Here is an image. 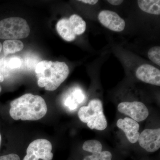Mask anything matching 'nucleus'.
<instances>
[{
  "label": "nucleus",
  "mask_w": 160,
  "mask_h": 160,
  "mask_svg": "<svg viewBox=\"0 0 160 160\" xmlns=\"http://www.w3.org/2000/svg\"><path fill=\"white\" fill-rule=\"evenodd\" d=\"M29 25L22 18H9L0 21V39H2L25 38L29 35Z\"/></svg>",
  "instance_id": "nucleus-4"
},
{
  "label": "nucleus",
  "mask_w": 160,
  "mask_h": 160,
  "mask_svg": "<svg viewBox=\"0 0 160 160\" xmlns=\"http://www.w3.org/2000/svg\"><path fill=\"white\" fill-rule=\"evenodd\" d=\"M118 128L122 129L130 143L134 144L138 142L140 133L139 132L140 125L136 121L131 118L119 119L117 122Z\"/></svg>",
  "instance_id": "nucleus-10"
},
{
  "label": "nucleus",
  "mask_w": 160,
  "mask_h": 160,
  "mask_svg": "<svg viewBox=\"0 0 160 160\" xmlns=\"http://www.w3.org/2000/svg\"><path fill=\"white\" fill-rule=\"evenodd\" d=\"M22 64V60L19 57L14 56L8 58H3L2 72H7L9 69H18Z\"/></svg>",
  "instance_id": "nucleus-16"
},
{
  "label": "nucleus",
  "mask_w": 160,
  "mask_h": 160,
  "mask_svg": "<svg viewBox=\"0 0 160 160\" xmlns=\"http://www.w3.org/2000/svg\"><path fill=\"white\" fill-rule=\"evenodd\" d=\"M141 10L149 14L159 15L160 0H138L137 1Z\"/></svg>",
  "instance_id": "nucleus-12"
},
{
  "label": "nucleus",
  "mask_w": 160,
  "mask_h": 160,
  "mask_svg": "<svg viewBox=\"0 0 160 160\" xmlns=\"http://www.w3.org/2000/svg\"><path fill=\"white\" fill-rule=\"evenodd\" d=\"M136 76L144 82L160 86V70L152 65L145 64L139 66L136 71Z\"/></svg>",
  "instance_id": "nucleus-9"
},
{
  "label": "nucleus",
  "mask_w": 160,
  "mask_h": 160,
  "mask_svg": "<svg viewBox=\"0 0 160 160\" xmlns=\"http://www.w3.org/2000/svg\"><path fill=\"white\" fill-rule=\"evenodd\" d=\"M1 91H2V87L0 86V92H1Z\"/></svg>",
  "instance_id": "nucleus-27"
},
{
  "label": "nucleus",
  "mask_w": 160,
  "mask_h": 160,
  "mask_svg": "<svg viewBox=\"0 0 160 160\" xmlns=\"http://www.w3.org/2000/svg\"><path fill=\"white\" fill-rule=\"evenodd\" d=\"M98 18L103 26L112 31L120 32L126 27L125 21L113 11L103 10L99 13Z\"/></svg>",
  "instance_id": "nucleus-8"
},
{
  "label": "nucleus",
  "mask_w": 160,
  "mask_h": 160,
  "mask_svg": "<svg viewBox=\"0 0 160 160\" xmlns=\"http://www.w3.org/2000/svg\"><path fill=\"white\" fill-rule=\"evenodd\" d=\"M69 19L74 27L76 36L81 35L84 33L86 30V24L82 17L77 14H73Z\"/></svg>",
  "instance_id": "nucleus-15"
},
{
  "label": "nucleus",
  "mask_w": 160,
  "mask_h": 160,
  "mask_svg": "<svg viewBox=\"0 0 160 160\" xmlns=\"http://www.w3.org/2000/svg\"><path fill=\"white\" fill-rule=\"evenodd\" d=\"M149 59L155 64L160 66V47L156 46L152 47L148 52Z\"/></svg>",
  "instance_id": "nucleus-17"
},
{
  "label": "nucleus",
  "mask_w": 160,
  "mask_h": 160,
  "mask_svg": "<svg viewBox=\"0 0 160 160\" xmlns=\"http://www.w3.org/2000/svg\"><path fill=\"white\" fill-rule=\"evenodd\" d=\"M23 48V43L18 40H6L3 44V52L6 56L21 51Z\"/></svg>",
  "instance_id": "nucleus-13"
},
{
  "label": "nucleus",
  "mask_w": 160,
  "mask_h": 160,
  "mask_svg": "<svg viewBox=\"0 0 160 160\" xmlns=\"http://www.w3.org/2000/svg\"><path fill=\"white\" fill-rule=\"evenodd\" d=\"M107 2L112 5L118 6L122 4L123 3V1L122 0H108Z\"/></svg>",
  "instance_id": "nucleus-21"
},
{
  "label": "nucleus",
  "mask_w": 160,
  "mask_h": 160,
  "mask_svg": "<svg viewBox=\"0 0 160 160\" xmlns=\"http://www.w3.org/2000/svg\"><path fill=\"white\" fill-rule=\"evenodd\" d=\"M85 3V4H89L90 5H94L96 4L98 2V0H82L79 1Z\"/></svg>",
  "instance_id": "nucleus-22"
},
{
  "label": "nucleus",
  "mask_w": 160,
  "mask_h": 160,
  "mask_svg": "<svg viewBox=\"0 0 160 160\" xmlns=\"http://www.w3.org/2000/svg\"><path fill=\"white\" fill-rule=\"evenodd\" d=\"M52 149V146L49 141L38 139L29 144L23 160H52L53 157Z\"/></svg>",
  "instance_id": "nucleus-5"
},
{
  "label": "nucleus",
  "mask_w": 160,
  "mask_h": 160,
  "mask_svg": "<svg viewBox=\"0 0 160 160\" xmlns=\"http://www.w3.org/2000/svg\"><path fill=\"white\" fill-rule=\"evenodd\" d=\"M38 84L48 91H54L66 80L69 73V67L64 62L44 60L35 68Z\"/></svg>",
  "instance_id": "nucleus-2"
},
{
  "label": "nucleus",
  "mask_w": 160,
  "mask_h": 160,
  "mask_svg": "<svg viewBox=\"0 0 160 160\" xmlns=\"http://www.w3.org/2000/svg\"><path fill=\"white\" fill-rule=\"evenodd\" d=\"M118 109L120 112L130 117L137 122L146 120L149 114V110L146 105L142 102L137 101L120 103Z\"/></svg>",
  "instance_id": "nucleus-6"
},
{
  "label": "nucleus",
  "mask_w": 160,
  "mask_h": 160,
  "mask_svg": "<svg viewBox=\"0 0 160 160\" xmlns=\"http://www.w3.org/2000/svg\"><path fill=\"white\" fill-rule=\"evenodd\" d=\"M73 97H74V99L79 103L82 102L84 99V96L79 90H76L74 92Z\"/></svg>",
  "instance_id": "nucleus-20"
},
{
  "label": "nucleus",
  "mask_w": 160,
  "mask_h": 160,
  "mask_svg": "<svg viewBox=\"0 0 160 160\" xmlns=\"http://www.w3.org/2000/svg\"><path fill=\"white\" fill-rule=\"evenodd\" d=\"M3 62V58L0 59V82H2L4 81V77L2 73V66Z\"/></svg>",
  "instance_id": "nucleus-23"
},
{
  "label": "nucleus",
  "mask_w": 160,
  "mask_h": 160,
  "mask_svg": "<svg viewBox=\"0 0 160 160\" xmlns=\"http://www.w3.org/2000/svg\"><path fill=\"white\" fill-rule=\"evenodd\" d=\"M78 115L80 120L86 123L90 129L102 131L107 128L108 123L103 112L102 101L99 99L91 100L88 106L81 107Z\"/></svg>",
  "instance_id": "nucleus-3"
},
{
  "label": "nucleus",
  "mask_w": 160,
  "mask_h": 160,
  "mask_svg": "<svg viewBox=\"0 0 160 160\" xmlns=\"http://www.w3.org/2000/svg\"><path fill=\"white\" fill-rule=\"evenodd\" d=\"M112 155L110 152L102 151L99 157V160H111Z\"/></svg>",
  "instance_id": "nucleus-19"
},
{
  "label": "nucleus",
  "mask_w": 160,
  "mask_h": 160,
  "mask_svg": "<svg viewBox=\"0 0 160 160\" xmlns=\"http://www.w3.org/2000/svg\"><path fill=\"white\" fill-rule=\"evenodd\" d=\"M82 149L85 151L91 152L92 155L98 158L102 150V146L96 140H88L83 144Z\"/></svg>",
  "instance_id": "nucleus-14"
},
{
  "label": "nucleus",
  "mask_w": 160,
  "mask_h": 160,
  "mask_svg": "<svg viewBox=\"0 0 160 160\" xmlns=\"http://www.w3.org/2000/svg\"><path fill=\"white\" fill-rule=\"evenodd\" d=\"M2 44H1V43L0 42V52L2 51Z\"/></svg>",
  "instance_id": "nucleus-25"
},
{
  "label": "nucleus",
  "mask_w": 160,
  "mask_h": 160,
  "mask_svg": "<svg viewBox=\"0 0 160 160\" xmlns=\"http://www.w3.org/2000/svg\"><path fill=\"white\" fill-rule=\"evenodd\" d=\"M47 106L42 97L26 93L12 101L9 114L15 120L37 121L44 117Z\"/></svg>",
  "instance_id": "nucleus-1"
},
{
  "label": "nucleus",
  "mask_w": 160,
  "mask_h": 160,
  "mask_svg": "<svg viewBox=\"0 0 160 160\" xmlns=\"http://www.w3.org/2000/svg\"><path fill=\"white\" fill-rule=\"evenodd\" d=\"M83 160H99V159L97 157L92 155L88 156L84 158Z\"/></svg>",
  "instance_id": "nucleus-24"
},
{
  "label": "nucleus",
  "mask_w": 160,
  "mask_h": 160,
  "mask_svg": "<svg viewBox=\"0 0 160 160\" xmlns=\"http://www.w3.org/2000/svg\"><path fill=\"white\" fill-rule=\"evenodd\" d=\"M0 160H21L17 154L11 153L0 157Z\"/></svg>",
  "instance_id": "nucleus-18"
},
{
  "label": "nucleus",
  "mask_w": 160,
  "mask_h": 160,
  "mask_svg": "<svg viewBox=\"0 0 160 160\" xmlns=\"http://www.w3.org/2000/svg\"><path fill=\"white\" fill-rule=\"evenodd\" d=\"M56 29L60 36L67 42H72L76 38L74 27L69 18L60 20L57 24Z\"/></svg>",
  "instance_id": "nucleus-11"
},
{
  "label": "nucleus",
  "mask_w": 160,
  "mask_h": 160,
  "mask_svg": "<svg viewBox=\"0 0 160 160\" xmlns=\"http://www.w3.org/2000/svg\"><path fill=\"white\" fill-rule=\"evenodd\" d=\"M138 142L148 152H154L160 147V129H146L140 134Z\"/></svg>",
  "instance_id": "nucleus-7"
},
{
  "label": "nucleus",
  "mask_w": 160,
  "mask_h": 160,
  "mask_svg": "<svg viewBox=\"0 0 160 160\" xmlns=\"http://www.w3.org/2000/svg\"><path fill=\"white\" fill-rule=\"evenodd\" d=\"M1 141H2V137H1V135L0 133V146H1Z\"/></svg>",
  "instance_id": "nucleus-26"
}]
</instances>
